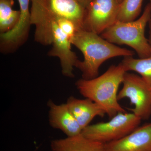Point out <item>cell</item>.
<instances>
[{
    "label": "cell",
    "mask_w": 151,
    "mask_h": 151,
    "mask_svg": "<svg viewBox=\"0 0 151 151\" xmlns=\"http://www.w3.org/2000/svg\"><path fill=\"white\" fill-rule=\"evenodd\" d=\"M20 6V15L16 25L10 30L1 33L2 47L7 49L13 50L18 47L27 39L31 23L30 0H18Z\"/></svg>",
    "instance_id": "cell-9"
},
{
    "label": "cell",
    "mask_w": 151,
    "mask_h": 151,
    "mask_svg": "<svg viewBox=\"0 0 151 151\" xmlns=\"http://www.w3.org/2000/svg\"><path fill=\"white\" fill-rule=\"evenodd\" d=\"M83 7L86 9L93 0H76Z\"/></svg>",
    "instance_id": "cell-18"
},
{
    "label": "cell",
    "mask_w": 151,
    "mask_h": 151,
    "mask_svg": "<svg viewBox=\"0 0 151 151\" xmlns=\"http://www.w3.org/2000/svg\"><path fill=\"white\" fill-rule=\"evenodd\" d=\"M123 87L118 93V100L128 98L134 106L129 110L141 120H147L151 116V86L141 76L126 72Z\"/></svg>",
    "instance_id": "cell-6"
},
{
    "label": "cell",
    "mask_w": 151,
    "mask_h": 151,
    "mask_svg": "<svg viewBox=\"0 0 151 151\" xmlns=\"http://www.w3.org/2000/svg\"><path fill=\"white\" fill-rule=\"evenodd\" d=\"M122 63L127 71L132 70L139 73L151 86V56L139 59L134 58L133 56L124 57Z\"/></svg>",
    "instance_id": "cell-15"
},
{
    "label": "cell",
    "mask_w": 151,
    "mask_h": 151,
    "mask_svg": "<svg viewBox=\"0 0 151 151\" xmlns=\"http://www.w3.org/2000/svg\"><path fill=\"white\" fill-rule=\"evenodd\" d=\"M105 151H151V123L138 127L118 140L105 144Z\"/></svg>",
    "instance_id": "cell-10"
},
{
    "label": "cell",
    "mask_w": 151,
    "mask_h": 151,
    "mask_svg": "<svg viewBox=\"0 0 151 151\" xmlns=\"http://www.w3.org/2000/svg\"><path fill=\"white\" fill-rule=\"evenodd\" d=\"M151 18V6L149 3L137 20L126 22L117 21L104 31L101 36L111 43L131 47L140 58L149 57L151 56V46L145 36V30Z\"/></svg>",
    "instance_id": "cell-3"
},
{
    "label": "cell",
    "mask_w": 151,
    "mask_h": 151,
    "mask_svg": "<svg viewBox=\"0 0 151 151\" xmlns=\"http://www.w3.org/2000/svg\"><path fill=\"white\" fill-rule=\"evenodd\" d=\"M14 0H0V32H7L13 28L19 19L20 11L14 10Z\"/></svg>",
    "instance_id": "cell-14"
},
{
    "label": "cell",
    "mask_w": 151,
    "mask_h": 151,
    "mask_svg": "<svg viewBox=\"0 0 151 151\" xmlns=\"http://www.w3.org/2000/svg\"><path fill=\"white\" fill-rule=\"evenodd\" d=\"M70 42L84 55V60H78L76 67L81 70L82 78L84 79L97 77L100 66L107 60L134 55V51L119 47L99 35L83 29L76 31L70 39Z\"/></svg>",
    "instance_id": "cell-1"
},
{
    "label": "cell",
    "mask_w": 151,
    "mask_h": 151,
    "mask_svg": "<svg viewBox=\"0 0 151 151\" xmlns=\"http://www.w3.org/2000/svg\"><path fill=\"white\" fill-rule=\"evenodd\" d=\"M66 104L82 130L96 116L103 117L106 114L101 106L88 98L81 100L72 96L68 98Z\"/></svg>",
    "instance_id": "cell-12"
},
{
    "label": "cell",
    "mask_w": 151,
    "mask_h": 151,
    "mask_svg": "<svg viewBox=\"0 0 151 151\" xmlns=\"http://www.w3.org/2000/svg\"><path fill=\"white\" fill-rule=\"evenodd\" d=\"M127 72L122 62L112 65L102 75L91 79H79L76 85L80 94L97 103L109 118L119 113H126L118 100L119 86Z\"/></svg>",
    "instance_id": "cell-2"
},
{
    "label": "cell",
    "mask_w": 151,
    "mask_h": 151,
    "mask_svg": "<svg viewBox=\"0 0 151 151\" xmlns=\"http://www.w3.org/2000/svg\"><path fill=\"white\" fill-rule=\"evenodd\" d=\"M31 23L35 27L57 17L65 18L83 29L85 8L76 0H30Z\"/></svg>",
    "instance_id": "cell-4"
},
{
    "label": "cell",
    "mask_w": 151,
    "mask_h": 151,
    "mask_svg": "<svg viewBox=\"0 0 151 151\" xmlns=\"http://www.w3.org/2000/svg\"><path fill=\"white\" fill-rule=\"evenodd\" d=\"M52 47L48 55L57 57L60 60L62 74L69 78L74 77L73 68L78 60L71 49L70 39L59 28L55 21H52Z\"/></svg>",
    "instance_id": "cell-8"
},
{
    "label": "cell",
    "mask_w": 151,
    "mask_h": 151,
    "mask_svg": "<svg viewBox=\"0 0 151 151\" xmlns=\"http://www.w3.org/2000/svg\"><path fill=\"white\" fill-rule=\"evenodd\" d=\"M149 1H150V3L151 6V0H149ZM149 23H150V37H149V41L151 46V18Z\"/></svg>",
    "instance_id": "cell-19"
},
{
    "label": "cell",
    "mask_w": 151,
    "mask_h": 151,
    "mask_svg": "<svg viewBox=\"0 0 151 151\" xmlns=\"http://www.w3.org/2000/svg\"><path fill=\"white\" fill-rule=\"evenodd\" d=\"M118 0H93L85 9L83 29L101 34L117 21Z\"/></svg>",
    "instance_id": "cell-7"
},
{
    "label": "cell",
    "mask_w": 151,
    "mask_h": 151,
    "mask_svg": "<svg viewBox=\"0 0 151 151\" xmlns=\"http://www.w3.org/2000/svg\"><path fill=\"white\" fill-rule=\"evenodd\" d=\"M49 121L52 128L62 131L67 137H73L81 134L82 129L66 103L60 105L48 101Z\"/></svg>",
    "instance_id": "cell-11"
},
{
    "label": "cell",
    "mask_w": 151,
    "mask_h": 151,
    "mask_svg": "<svg viewBox=\"0 0 151 151\" xmlns=\"http://www.w3.org/2000/svg\"><path fill=\"white\" fill-rule=\"evenodd\" d=\"M51 151H105V144L88 139L82 134L52 141Z\"/></svg>",
    "instance_id": "cell-13"
},
{
    "label": "cell",
    "mask_w": 151,
    "mask_h": 151,
    "mask_svg": "<svg viewBox=\"0 0 151 151\" xmlns=\"http://www.w3.org/2000/svg\"><path fill=\"white\" fill-rule=\"evenodd\" d=\"M56 22L59 28L65 34L71 39L75 32L77 30L76 26L73 22L65 18L57 17L54 19Z\"/></svg>",
    "instance_id": "cell-17"
},
{
    "label": "cell",
    "mask_w": 151,
    "mask_h": 151,
    "mask_svg": "<svg viewBox=\"0 0 151 151\" xmlns=\"http://www.w3.org/2000/svg\"><path fill=\"white\" fill-rule=\"evenodd\" d=\"M143 0H123L120 4L117 21L129 22L135 20L139 15Z\"/></svg>",
    "instance_id": "cell-16"
},
{
    "label": "cell",
    "mask_w": 151,
    "mask_h": 151,
    "mask_svg": "<svg viewBox=\"0 0 151 151\" xmlns=\"http://www.w3.org/2000/svg\"><path fill=\"white\" fill-rule=\"evenodd\" d=\"M123 0H118V2L119 3V4H121V3L123 1Z\"/></svg>",
    "instance_id": "cell-20"
},
{
    "label": "cell",
    "mask_w": 151,
    "mask_h": 151,
    "mask_svg": "<svg viewBox=\"0 0 151 151\" xmlns=\"http://www.w3.org/2000/svg\"><path fill=\"white\" fill-rule=\"evenodd\" d=\"M142 120L133 113H119L110 121L89 125L81 134L88 139L106 144L122 139L139 127Z\"/></svg>",
    "instance_id": "cell-5"
}]
</instances>
